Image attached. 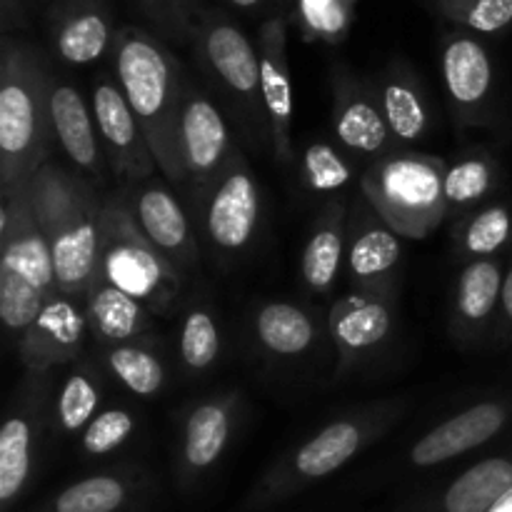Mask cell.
<instances>
[{
    "label": "cell",
    "instance_id": "29",
    "mask_svg": "<svg viewBox=\"0 0 512 512\" xmlns=\"http://www.w3.org/2000/svg\"><path fill=\"white\" fill-rule=\"evenodd\" d=\"M108 365L115 378L140 398L160 393L165 385V368L153 353L135 345H118L108 353Z\"/></svg>",
    "mask_w": 512,
    "mask_h": 512
},
{
    "label": "cell",
    "instance_id": "6",
    "mask_svg": "<svg viewBox=\"0 0 512 512\" xmlns=\"http://www.w3.org/2000/svg\"><path fill=\"white\" fill-rule=\"evenodd\" d=\"M445 173L430 155H393L368 170L363 193L375 213L405 238H423L445 210Z\"/></svg>",
    "mask_w": 512,
    "mask_h": 512
},
{
    "label": "cell",
    "instance_id": "23",
    "mask_svg": "<svg viewBox=\"0 0 512 512\" xmlns=\"http://www.w3.org/2000/svg\"><path fill=\"white\" fill-rule=\"evenodd\" d=\"M255 335L273 355H300L313 345L315 323L290 303H268L255 315Z\"/></svg>",
    "mask_w": 512,
    "mask_h": 512
},
{
    "label": "cell",
    "instance_id": "2",
    "mask_svg": "<svg viewBox=\"0 0 512 512\" xmlns=\"http://www.w3.org/2000/svg\"><path fill=\"white\" fill-rule=\"evenodd\" d=\"M0 318L20 338L58 293L48 240L30 205L28 188L3 193L0 213Z\"/></svg>",
    "mask_w": 512,
    "mask_h": 512
},
{
    "label": "cell",
    "instance_id": "14",
    "mask_svg": "<svg viewBox=\"0 0 512 512\" xmlns=\"http://www.w3.org/2000/svg\"><path fill=\"white\" fill-rule=\"evenodd\" d=\"M180 145L188 175L205 178L223 163L228 153V125L210 100L193 95L183 105Z\"/></svg>",
    "mask_w": 512,
    "mask_h": 512
},
{
    "label": "cell",
    "instance_id": "17",
    "mask_svg": "<svg viewBox=\"0 0 512 512\" xmlns=\"http://www.w3.org/2000/svg\"><path fill=\"white\" fill-rule=\"evenodd\" d=\"M512 488V463L488 458L465 470L443 495L445 512H490Z\"/></svg>",
    "mask_w": 512,
    "mask_h": 512
},
{
    "label": "cell",
    "instance_id": "32",
    "mask_svg": "<svg viewBox=\"0 0 512 512\" xmlns=\"http://www.w3.org/2000/svg\"><path fill=\"white\" fill-rule=\"evenodd\" d=\"M108 45V25L100 15L88 13L70 20L58 38V50L68 63H90Z\"/></svg>",
    "mask_w": 512,
    "mask_h": 512
},
{
    "label": "cell",
    "instance_id": "36",
    "mask_svg": "<svg viewBox=\"0 0 512 512\" xmlns=\"http://www.w3.org/2000/svg\"><path fill=\"white\" fill-rule=\"evenodd\" d=\"M135 423L128 410H103L90 420L83 433V450L88 455H108L125 443L133 433Z\"/></svg>",
    "mask_w": 512,
    "mask_h": 512
},
{
    "label": "cell",
    "instance_id": "38",
    "mask_svg": "<svg viewBox=\"0 0 512 512\" xmlns=\"http://www.w3.org/2000/svg\"><path fill=\"white\" fill-rule=\"evenodd\" d=\"M465 20L480 33H495L512 20V0H478Z\"/></svg>",
    "mask_w": 512,
    "mask_h": 512
},
{
    "label": "cell",
    "instance_id": "9",
    "mask_svg": "<svg viewBox=\"0 0 512 512\" xmlns=\"http://www.w3.org/2000/svg\"><path fill=\"white\" fill-rule=\"evenodd\" d=\"M260 193L253 173L235 158L208 205V233L220 250H240L250 243L258 225Z\"/></svg>",
    "mask_w": 512,
    "mask_h": 512
},
{
    "label": "cell",
    "instance_id": "20",
    "mask_svg": "<svg viewBox=\"0 0 512 512\" xmlns=\"http://www.w3.org/2000/svg\"><path fill=\"white\" fill-rule=\"evenodd\" d=\"M443 73L450 95L463 108L483 103L490 83H493L488 53L470 38H458L448 45L443 58Z\"/></svg>",
    "mask_w": 512,
    "mask_h": 512
},
{
    "label": "cell",
    "instance_id": "40",
    "mask_svg": "<svg viewBox=\"0 0 512 512\" xmlns=\"http://www.w3.org/2000/svg\"><path fill=\"white\" fill-rule=\"evenodd\" d=\"M500 298H503L505 313H508V318L512 320V270H510L508 275H505V280H503V295H500Z\"/></svg>",
    "mask_w": 512,
    "mask_h": 512
},
{
    "label": "cell",
    "instance_id": "42",
    "mask_svg": "<svg viewBox=\"0 0 512 512\" xmlns=\"http://www.w3.org/2000/svg\"><path fill=\"white\" fill-rule=\"evenodd\" d=\"M235 5H240V8H250V5H255L258 0H233Z\"/></svg>",
    "mask_w": 512,
    "mask_h": 512
},
{
    "label": "cell",
    "instance_id": "8",
    "mask_svg": "<svg viewBox=\"0 0 512 512\" xmlns=\"http://www.w3.org/2000/svg\"><path fill=\"white\" fill-rule=\"evenodd\" d=\"M93 115L98 133L103 135L105 158L110 160L115 178H148L158 163L123 88L110 80H98L93 88Z\"/></svg>",
    "mask_w": 512,
    "mask_h": 512
},
{
    "label": "cell",
    "instance_id": "35",
    "mask_svg": "<svg viewBox=\"0 0 512 512\" xmlns=\"http://www.w3.org/2000/svg\"><path fill=\"white\" fill-rule=\"evenodd\" d=\"M512 220L510 213L500 205L485 208L483 213L475 215L465 230V250L473 255H493L495 250L503 248L510 238Z\"/></svg>",
    "mask_w": 512,
    "mask_h": 512
},
{
    "label": "cell",
    "instance_id": "30",
    "mask_svg": "<svg viewBox=\"0 0 512 512\" xmlns=\"http://www.w3.org/2000/svg\"><path fill=\"white\" fill-rule=\"evenodd\" d=\"M128 498V485L115 475H95L70 485L55 498L53 512H115Z\"/></svg>",
    "mask_w": 512,
    "mask_h": 512
},
{
    "label": "cell",
    "instance_id": "3",
    "mask_svg": "<svg viewBox=\"0 0 512 512\" xmlns=\"http://www.w3.org/2000/svg\"><path fill=\"white\" fill-rule=\"evenodd\" d=\"M120 88L143 128L158 168L170 180L188 178L180 145L183 105L178 98L173 65L158 45L143 38H128L115 58Z\"/></svg>",
    "mask_w": 512,
    "mask_h": 512
},
{
    "label": "cell",
    "instance_id": "11",
    "mask_svg": "<svg viewBox=\"0 0 512 512\" xmlns=\"http://www.w3.org/2000/svg\"><path fill=\"white\" fill-rule=\"evenodd\" d=\"M50 118L58 143L63 145L65 155L78 165L83 173L93 178L95 185H103L105 153L98 145V123L93 110L85 105L78 88L68 83H58L50 88Z\"/></svg>",
    "mask_w": 512,
    "mask_h": 512
},
{
    "label": "cell",
    "instance_id": "4",
    "mask_svg": "<svg viewBox=\"0 0 512 512\" xmlns=\"http://www.w3.org/2000/svg\"><path fill=\"white\" fill-rule=\"evenodd\" d=\"M98 278L153 310L168 308L180 290L178 268L145 238L125 200L103 203Z\"/></svg>",
    "mask_w": 512,
    "mask_h": 512
},
{
    "label": "cell",
    "instance_id": "26",
    "mask_svg": "<svg viewBox=\"0 0 512 512\" xmlns=\"http://www.w3.org/2000/svg\"><path fill=\"white\" fill-rule=\"evenodd\" d=\"M33 423L25 413L10 415L0 430V503L10 505L30 475Z\"/></svg>",
    "mask_w": 512,
    "mask_h": 512
},
{
    "label": "cell",
    "instance_id": "39",
    "mask_svg": "<svg viewBox=\"0 0 512 512\" xmlns=\"http://www.w3.org/2000/svg\"><path fill=\"white\" fill-rule=\"evenodd\" d=\"M308 5V15L323 28H335L340 23V13L335 10L333 0H305Z\"/></svg>",
    "mask_w": 512,
    "mask_h": 512
},
{
    "label": "cell",
    "instance_id": "21",
    "mask_svg": "<svg viewBox=\"0 0 512 512\" xmlns=\"http://www.w3.org/2000/svg\"><path fill=\"white\" fill-rule=\"evenodd\" d=\"M343 205L330 203L320 215L303 253V278L318 293L330 290L343 260Z\"/></svg>",
    "mask_w": 512,
    "mask_h": 512
},
{
    "label": "cell",
    "instance_id": "41",
    "mask_svg": "<svg viewBox=\"0 0 512 512\" xmlns=\"http://www.w3.org/2000/svg\"><path fill=\"white\" fill-rule=\"evenodd\" d=\"M490 512H512V488L503 495V498L498 500V505H495V508Z\"/></svg>",
    "mask_w": 512,
    "mask_h": 512
},
{
    "label": "cell",
    "instance_id": "33",
    "mask_svg": "<svg viewBox=\"0 0 512 512\" xmlns=\"http://www.w3.org/2000/svg\"><path fill=\"white\" fill-rule=\"evenodd\" d=\"M220 353V333L213 315L205 310H193L185 318L180 333V358L188 368L205 370Z\"/></svg>",
    "mask_w": 512,
    "mask_h": 512
},
{
    "label": "cell",
    "instance_id": "19",
    "mask_svg": "<svg viewBox=\"0 0 512 512\" xmlns=\"http://www.w3.org/2000/svg\"><path fill=\"white\" fill-rule=\"evenodd\" d=\"M208 60L223 83L238 95H253L260 85V63L253 45L240 30L230 25L213 28L208 35Z\"/></svg>",
    "mask_w": 512,
    "mask_h": 512
},
{
    "label": "cell",
    "instance_id": "31",
    "mask_svg": "<svg viewBox=\"0 0 512 512\" xmlns=\"http://www.w3.org/2000/svg\"><path fill=\"white\" fill-rule=\"evenodd\" d=\"M100 403V388L93 380V375L78 370L65 380L63 390L55 403V418L65 433H78L88 428L90 420L95 418V410Z\"/></svg>",
    "mask_w": 512,
    "mask_h": 512
},
{
    "label": "cell",
    "instance_id": "16",
    "mask_svg": "<svg viewBox=\"0 0 512 512\" xmlns=\"http://www.w3.org/2000/svg\"><path fill=\"white\" fill-rule=\"evenodd\" d=\"M365 440L363 425L353 420H338L320 430L310 443L295 453L293 470L298 478L318 480L328 478L330 473L343 468L350 458L360 450Z\"/></svg>",
    "mask_w": 512,
    "mask_h": 512
},
{
    "label": "cell",
    "instance_id": "12",
    "mask_svg": "<svg viewBox=\"0 0 512 512\" xmlns=\"http://www.w3.org/2000/svg\"><path fill=\"white\" fill-rule=\"evenodd\" d=\"M130 210L138 220L145 238L175 265V268H188L195 258V245L190 238L188 218L173 193L163 185H145L135 190L130 198Z\"/></svg>",
    "mask_w": 512,
    "mask_h": 512
},
{
    "label": "cell",
    "instance_id": "10",
    "mask_svg": "<svg viewBox=\"0 0 512 512\" xmlns=\"http://www.w3.org/2000/svg\"><path fill=\"white\" fill-rule=\"evenodd\" d=\"M505 420H508V410L500 403L473 405L420 438L413 448V463L420 468L448 463L495 438Z\"/></svg>",
    "mask_w": 512,
    "mask_h": 512
},
{
    "label": "cell",
    "instance_id": "25",
    "mask_svg": "<svg viewBox=\"0 0 512 512\" xmlns=\"http://www.w3.org/2000/svg\"><path fill=\"white\" fill-rule=\"evenodd\" d=\"M403 248L400 235L388 223L368 220L363 228L355 230L348 250L350 273L355 280H378L398 265Z\"/></svg>",
    "mask_w": 512,
    "mask_h": 512
},
{
    "label": "cell",
    "instance_id": "5",
    "mask_svg": "<svg viewBox=\"0 0 512 512\" xmlns=\"http://www.w3.org/2000/svg\"><path fill=\"white\" fill-rule=\"evenodd\" d=\"M50 90L18 65H5L0 85V180L3 193L28 188L33 175L48 163Z\"/></svg>",
    "mask_w": 512,
    "mask_h": 512
},
{
    "label": "cell",
    "instance_id": "37",
    "mask_svg": "<svg viewBox=\"0 0 512 512\" xmlns=\"http://www.w3.org/2000/svg\"><path fill=\"white\" fill-rule=\"evenodd\" d=\"M305 178L313 190L330 193V190H338L348 183L350 168L330 145L315 143L305 153Z\"/></svg>",
    "mask_w": 512,
    "mask_h": 512
},
{
    "label": "cell",
    "instance_id": "24",
    "mask_svg": "<svg viewBox=\"0 0 512 512\" xmlns=\"http://www.w3.org/2000/svg\"><path fill=\"white\" fill-rule=\"evenodd\" d=\"M260 90H263L265 110L270 115L275 153H278L280 160H290L293 158V140H290L293 88H290V75L283 63V55H263V60H260Z\"/></svg>",
    "mask_w": 512,
    "mask_h": 512
},
{
    "label": "cell",
    "instance_id": "22",
    "mask_svg": "<svg viewBox=\"0 0 512 512\" xmlns=\"http://www.w3.org/2000/svg\"><path fill=\"white\" fill-rule=\"evenodd\" d=\"M333 118L335 135L340 138V143L355 153L375 155L388 145L390 128L383 108L370 103L363 95H353V98L338 95Z\"/></svg>",
    "mask_w": 512,
    "mask_h": 512
},
{
    "label": "cell",
    "instance_id": "18",
    "mask_svg": "<svg viewBox=\"0 0 512 512\" xmlns=\"http://www.w3.org/2000/svg\"><path fill=\"white\" fill-rule=\"evenodd\" d=\"M233 423V400H210L190 413L183 458L193 470H205L223 455Z\"/></svg>",
    "mask_w": 512,
    "mask_h": 512
},
{
    "label": "cell",
    "instance_id": "27",
    "mask_svg": "<svg viewBox=\"0 0 512 512\" xmlns=\"http://www.w3.org/2000/svg\"><path fill=\"white\" fill-rule=\"evenodd\" d=\"M503 275L500 265L493 260H475L460 273L458 293H455V308L460 320L475 325L483 323L493 313L495 303L503 295Z\"/></svg>",
    "mask_w": 512,
    "mask_h": 512
},
{
    "label": "cell",
    "instance_id": "34",
    "mask_svg": "<svg viewBox=\"0 0 512 512\" xmlns=\"http://www.w3.org/2000/svg\"><path fill=\"white\" fill-rule=\"evenodd\" d=\"M493 183V170H490L488 160L483 158H468L463 163L453 165L445 170L443 193L445 203L450 205H468L473 200L483 198Z\"/></svg>",
    "mask_w": 512,
    "mask_h": 512
},
{
    "label": "cell",
    "instance_id": "1",
    "mask_svg": "<svg viewBox=\"0 0 512 512\" xmlns=\"http://www.w3.org/2000/svg\"><path fill=\"white\" fill-rule=\"evenodd\" d=\"M28 195L53 255L58 290L85 298L98 278L103 243V203L95 185L48 160L28 183Z\"/></svg>",
    "mask_w": 512,
    "mask_h": 512
},
{
    "label": "cell",
    "instance_id": "7",
    "mask_svg": "<svg viewBox=\"0 0 512 512\" xmlns=\"http://www.w3.org/2000/svg\"><path fill=\"white\" fill-rule=\"evenodd\" d=\"M88 333V313L78 295L55 293L43 305L35 323L18 338V355L28 373L38 375L80 355Z\"/></svg>",
    "mask_w": 512,
    "mask_h": 512
},
{
    "label": "cell",
    "instance_id": "28",
    "mask_svg": "<svg viewBox=\"0 0 512 512\" xmlns=\"http://www.w3.org/2000/svg\"><path fill=\"white\" fill-rule=\"evenodd\" d=\"M383 113L395 140L413 143V140L423 138L428 130V110H425L423 98L413 85L403 83V80L385 85Z\"/></svg>",
    "mask_w": 512,
    "mask_h": 512
},
{
    "label": "cell",
    "instance_id": "13",
    "mask_svg": "<svg viewBox=\"0 0 512 512\" xmlns=\"http://www.w3.org/2000/svg\"><path fill=\"white\" fill-rule=\"evenodd\" d=\"M85 313H88V330L93 338L113 348L128 345L150 325L148 308L140 300L100 278H95V283L85 293Z\"/></svg>",
    "mask_w": 512,
    "mask_h": 512
},
{
    "label": "cell",
    "instance_id": "15",
    "mask_svg": "<svg viewBox=\"0 0 512 512\" xmlns=\"http://www.w3.org/2000/svg\"><path fill=\"white\" fill-rule=\"evenodd\" d=\"M390 310L383 300L368 295H348L330 313V333L343 358H355L383 343L390 333Z\"/></svg>",
    "mask_w": 512,
    "mask_h": 512
}]
</instances>
